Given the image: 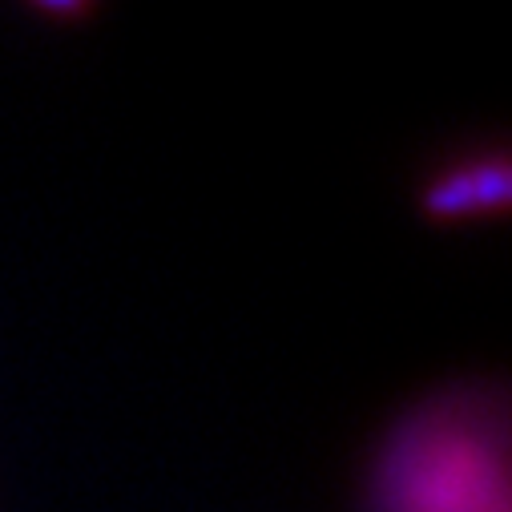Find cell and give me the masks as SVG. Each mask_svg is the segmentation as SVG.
I'll return each mask as SVG.
<instances>
[{
	"instance_id": "1",
	"label": "cell",
	"mask_w": 512,
	"mask_h": 512,
	"mask_svg": "<svg viewBox=\"0 0 512 512\" xmlns=\"http://www.w3.org/2000/svg\"><path fill=\"white\" fill-rule=\"evenodd\" d=\"M375 512H508L504 416L444 396L392 428L371 468Z\"/></svg>"
},
{
	"instance_id": "2",
	"label": "cell",
	"mask_w": 512,
	"mask_h": 512,
	"mask_svg": "<svg viewBox=\"0 0 512 512\" xmlns=\"http://www.w3.org/2000/svg\"><path fill=\"white\" fill-rule=\"evenodd\" d=\"M508 206H512V174L504 154H488L472 166L440 170L420 190V214L428 222L500 218Z\"/></svg>"
},
{
	"instance_id": "3",
	"label": "cell",
	"mask_w": 512,
	"mask_h": 512,
	"mask_svg": "<svg viewBox=\"0 0 512 512\" xmlns=\"http://www.w3.org/2000/svg\"><path fill=\"white\" fill-rule=\"evenodd\" d=\"M41 13H49V17H89V5H37Z\"/></svg>"
}]
</instances>
